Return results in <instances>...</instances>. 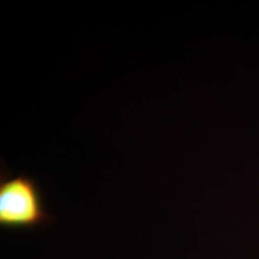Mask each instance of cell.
<instances>
[{"instance_id": "1", "label": "cell", "mask_w": 259, "mask_h": 259, "mask_svg": "<svg viewBox=\"0 0 259 259\" xmlns=\"http://www.w3.org/2000/svg\"><path fill=\"white\" fill-rule=\"evenodd\" d=\"M45 209L39 187L34 179L21 174L0 180V225L4 228L30 229L51 222Z\"/></svg>"}]
</instances>
